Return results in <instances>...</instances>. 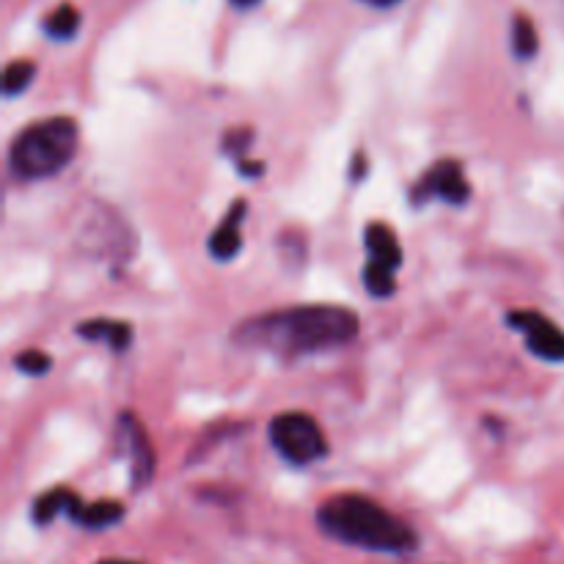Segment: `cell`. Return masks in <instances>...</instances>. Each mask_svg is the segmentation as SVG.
I'll return each mask as SVG.
<instances>
[{"label":"cell","mask_w":564,"mask_h":564,"mask_svg":"<svg viewBox=\"0 0 564 564\" xmlns=\"http://www.w3.org/2000/svg\"><path fill=\"white\" fill-rule=\"evenodd\" d=\"M356 336L358 314L345 306H330V303L257 314L237 323L231 330V341L240 350L270 352L279 358H303L336 350Z\"/></svg>","instance_id":"1"},{"label":"cell","mask_w":564,"mask_h":564,"mask_svg":"<svg viewBox=\"0 0 564 564\" xmlns=\"http://www.w3.org/2000/svg\"><path fill=\"white\" fill-rule=\"evenodd\" d=\"M317 527L336 543L372 554L405 556L419 549V538L402 518L358 494L330 496L319 505Z\"/></svg>","instance_id":"2"},{"label":"cell","mask_w":564,"mask_h":564,"mask_svg":"<svg viewBox=\"0 0 564 564\" xmlns=\"http://www.w3.org/2000/svg\"><path fill=\"white\" fill-rule=\"evenodd\" d=\"M77 141H80L77 121L69 119V116H53V119L33 121L11 143V174L25 182L55 176L77 154Z\"/></svg>","instance_id":"3"},{"label":"cell","mask_w":564,"mask_h":564,"mask_svg":"<svg viewBox=\"0 0 564 564\" xmlns=\"http://www.w3.org/2000/svg\"><path fill=\"white\" fill-rule=\"evenodd\" d=\"M268 435L273 449L290 466H312V463H319L328 455V438H325L323 427L317 424V419L303 411L279 413L270 422Z\"/></svg>","instance_id":"4"},{"label":"cell","mask_w":564,"mask_h":564,"mask_svg":"<svg viewBox=\"0 0 564 564\" xmlns=\"http://www.w3.org/2000/svg\"><path fill=\"white\" fill-rule=\"evenodd\" d=\"M468 198H471V185H468L466 169L457 160H438L411 191L413 207H424L430 202L460 207V204H468Z\"/></svg>","instance_id":"5"},{"label":"cell","mask_w":564,"mask_h":564,"mask_svg":"<svg viewBox=\"0 0 564 564\" xmlns=\"http://www.w3.org/2000/svg\"><path fill=\"white\" fill-rule=\"evenodd\" d=\"M116 446H119V455L127 457L130 463V485L135 490H143L154 477V449L149 444V435L143 430V424L138 422V416L124 413L116 424Z\"/></svg>","instance_id":"6"},{"label":"cell","mask_w":564,"mask_h":564,"mask_svg":"<svg viewBox=\"0 0 564 564\" xmlns=\"http://www.w3.org/2000/svg\"><path fill=\"white\" fill-rule=\"evenodd\" d=\"M507 323L510 328L521 330L527 339V350L540 361L564 364V330L554 319L543 317L540 312H512Z\"/></svg>","instance_id":"7"},{"label":"cell","mask_w":564,"mask_h":564,"mask_svg":"<svg viewBox=\"0 0 564 564\" xmlns=\"http://www.w3.org/2000/svg\"><path fill=\"white\" fill-rule=\"evenodd\" d=\"M246 213H248V204L242 202H235L229 207V213H226V218L220 220L218 229L209 235V253H213V259H218V262H229V259H235L237 253H240L242 248V220H246Z\"/></svg>","instance_id":"8"},{"label":"cell","mask_w":564,"mask_h":564,"mask_svg":"<svg viewBox=\"0 0 564 564\" xmlns=\"http://www.w3.org/2000/svg\"><path fill=\"white\" fill-rule=\"evenodd\" d=\"M364 242H367L369 262L383 264V268L394 270V273L402 268V246L386 224H369Z\"/></svg>","instance_id":"9"},{"label":"cell","mask_w":564,"mask_h":564,"mask_svg":"<svg viewBox=\"0 0 564 564\" xmlns=\"http://www.w3.org/2000/svg\"><path fill=\"white\" fill-rule=\"evenodd\" d=\"M77 336L88 341H102L113 350H127L132 341V328L121 319H86L77 325Z\"/></svg>","instance_id":"10"},{"label":"cell","mask_w":564,"mask_h":564,"mask_svg":"<svg viewBox=\"0 0 564 564\" xmlns=\"http://www.w3.org/2000/svg\"><path fill=\"white\" fill-rule=\"evenodd\" d=\"M124 518V505H119V501H94V505H83L75 510V516H72V521L77 523V527L88 529V532H99V529H110L116 527V523Z\"/></svg>","instance_id":"11"},{"label":"cell","mask_w":564,"mask_h":564,"mask_svg":"<svg viewBox=\"0 0 564 564\" xmlns=\"http://www.w3.org/2000/svg\"><path fill=\"white\" fill-rule=\"evenodd\" d=\"M77 507H80V499H77L72 490L55 488L50 490V494L39 496L36 505H33V521H36L39 527H47V523H53L58 516L72 518Z\"/></svg>","instance_id":"12"},{"label":"cell","mask_w":564,"mask_h":564,"mask_svg":"<svg viewBox=\"0 0 564 564\" xmlns=\"http://www.w3.org/2000/svg\"><path fill=\"white\" fill-rule=\"evenodd\" d=\"M510 39H512V53H516V58L532 61L534 55H538L540 36L532 17L516 14V20H512V28H510Z\"/></svg>","instance_id":"13"},{"label":"cell","mask_w":564,"mask_h":564,"mask_svg":"<svg viewBox=\"0 0 564 564\" xmlns=\"http://www.w3.org/2000/svg\"><path fill=\"white\" fill-rule=\"evenodd\" d=\"M80 31V11L75 9L72 3H61L58 9L50 11L47 20H44V33L55 42H66L75 33Z\"/></svg>","instance_id":"14"},{"label":"cell","mask_w":564,"mask_h":564,"mask_svg":"<svg viewBox=\"0 0 564 564\" xmlns=\"http://www.w3.org/2000/svg\"><path fill=\"white\" fill-rule=\"evenodd\" d=\"M36 77V64L31 61H11L9 66L3 69V94L6 97H17V94L25 91L28 86Z\"/></svg>","instance_id":"15"},{"label":"cell","mask_w":564,"mask_h":564,"mask_svg":"<svg viewBox=\"0 0 564 564\" xmlns=\"http://www.w3.org/2000/svg\"><path fill=\"white\" fill-rule=\"evenodd\" d=\"M364 284H367V292L375 297H391L397 292L394 270L383 268V264L367 262L364 268Z\"/></svg>","instance_id":"16"},{"label":"cell","mask_w":564,"mask_h":564,"mask_svg":"<svg viewBox=\"0 0 564 564\" xmlns=\"http://www.w3.org/2000/svg\"><path fill=\"white\" fill-rule=\"evenodd\" d=\"M14 367L20 369L22 375H33V378H36V375H44L53 367V358L42 350H25L14 358Z\"/></svg>","instance_id":"17"},{"label":"cell","mask_w":564,"mask_h":564,"mask_svg":"<svg viewBox=\"0 0 564 564\" xmlns=\"http://www.w3.org/2000/svg\"><path fill=\"white\" fill-rule=\"evenodd\" d=\"M251 138H253V132L248 130V127H242V130L229 132V135L224 138V149L229 154H235L237 163H240V160H246V149H248V143H251Z\"/></svg>","instance_id":"18"},{"label":"cell","mask_w":564,"mask_h":564,"mask_svg":"<svg viewBox=\"0 0 564 564\" xmlns=\"http://www.w3.org/2000/svg\"><path fill=\"white\" fill-rule=\"evenodd\" d=\"M364 3H369V6H378V9H391V6L402 3V0H364Z\"/></svg>","instance_id":"19"},{"label":"cell","mask_w":564,"mask_h":564,"mask_svg":"<svg viewBox=\"0 0 564 564\" xmlns=\"http://www.w3.org/2000/svg\"><path fill=\"white\" fill-rule=\"evenodd\" d=\"M235 6H240V9H253V6L259 3V0H231Z\"/></svg>","instance_id":"20"},{"label":"cell","mask_w":564,"mask_h":564,"mask_svg":"<svg viewBox=\"0 0 564 564\" xmlns=\"http://www.w3.org/2000/svg\"><path fill=\"white\" fill-rule=\"evenodd\" d=\"M99 564H135V562H127V560H105V562H99Z\"/></svg>","instance_id":"21"}]
</instances>
